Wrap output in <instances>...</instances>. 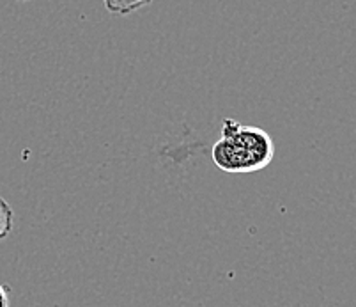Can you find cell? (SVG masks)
<instances>
[{"instance_id":"cell-1","label":"cell","mask_w":356,"mask_h":307,"mask_svg":"<svg viewBox=\"0 0 356 307\" xmlns=\"http://www.w3.org/2000/svg\"><path fill=\"white\" fill-rule=\"evenodd\" d=\"M211 158L223 173H257L273 162V139L259 126L243 125L236 119H223L222 134L213 146Z\"/></svg>"},{"instance_id":"cell-2","label":"cell","mask_w":356,"mask_h":307,"mask_svg":"<svg viewBox=\"0 0 356 307\" xmlns=\"http://www.w3.org/2000/svg\"><path fill=\"white\" fill-rule=\"evenodd\" d=\"M151 2L153 0H103V6L110 15L128 16L147 8Z\"/></svg>"},{"instance_id":"cell-3","label":"cell","mask_w":356,"mask_h":307,"mask_svg":"<svg viewBox=\"0 0 356 307\" xmlns=\"http://www.w3.org/2000/svg\"><path fill=\"white\" fill-rule=\"evenodd\" d=\"M13 228H15V213L9 203L0 197V242L11 235Z\"/></svg>"},{"instance_id":"cell-4","label":"cell","mask_w":356,"mask_h":307,"mask_svg":"<svg viewBox=\"0 0 356 307\" xmlns=\"http://www.w3.org/2000/svg\"><path fill=\"white\" fill-rule=\"evenodd\" d=\"M9 288L0 283V307H9Z\"/></svg>"},{"instance_id":"cell-5","label":"cell","mask_w":356,"mask_h":307,"mask_svg":"<svg viewBox=\"0 0 356 307\" xmlns=\"http://www.w3.org/2000/svg\"><path fill=\"white\" fill-rule=\"evenodd\" d=\"M18 2H27V0H18Z\"/></svg>"}]
</instances>
